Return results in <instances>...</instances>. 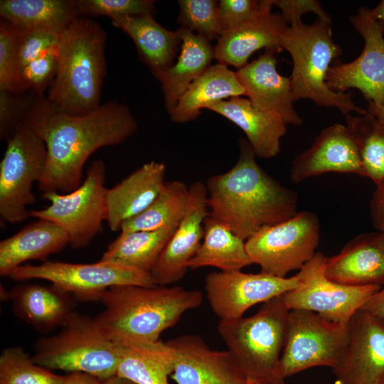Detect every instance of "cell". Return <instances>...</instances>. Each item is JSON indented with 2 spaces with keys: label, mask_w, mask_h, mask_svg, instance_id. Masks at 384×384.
<instances>
[{
  "label": "cell",
  "mask_w": 384,
  "mask_h": 384,
  "mask_svg": "<svg viewBox=\"0 0 384 384\" xmlns=\"http://www.w3.org/2000/svg\"><path fill=\"white\" fill-rule=\"evenodd\" d=\"M8 277L15 281L47 280L80 301H97L114 286L156 285L149 272L101 260L91 264L46 260L38 265H22Z\"/></svg>",
  "instance_id": "11"
},
{
  "label": "cell",
  "mask_w": 384,
  "mask_h": 384,
  "mask_svg": "<svg viewBox=\"0 0 384 384\" xmlns=\"http://www.w3.org/2000/svg\"><path fill=\"white\" fill-rule=\"evenodd\" d=\"M166 165L150 161L131 173L106 193V222L112 231L139 215L157 197L165 183Z\"/></svg>",
  "instance_id": "22"
},
{
  "label": "cell",
  "mask_w": 384,
  "mask_h": 384,
  "mask_svg": "<svg viewBox=\"0 0 384 384\" xmlns=\"http://www.w3.org/2000/svg\"><path fill=\"white\" fill-rule=\"evenodd\" d=\"M242 95H245V90L236 73L218 63L191 83L169 113L173 122L184 123L196 119L202 109L228 97Z\"/></svg>",
  "instance_id": "29"
},
{
  "label": "cell",
  "mask_w": 384,
  "mask_h": 384,
  "mask_svg": "<svg viewBox=\"0 0 384 384\" xmlns=\"http://www.w3.org/2000/svg\"><path fill=\"white\" fill-rule=\"evenodd\" d=\"M289 309L282 295L249 317L220 320L217 330L247 381L285 384L281 370Z\"/></svg>",
  "instance_id": "5"
},
{
  "label": "cell",
  "mask_w": 384,
  "mask_h": 384,
  "mask_svg": "<svg viewBox=\"0 0 384 384\" xmlns=\"http://www.w3.org/2000/svg\"><path fill=\"white\" fill-rule=\"evenodd\" d=\"M111 21L132 39L139 58L152 73L164 70L174 64L181 44L178 29L175 31L166 29L149 14L117 17Z\"/></svg>",
  "instance_id": "28"
},
{
  "label": "cell",
  "mask_w": 384,
  "mask_h": 384,
  "mask_svg": "<svg viewBox=\"0 0 384 384\" xmlns=\"http://www.w3.org/2000/svg\"><path fill=\"white\" fill-rule=\"evenodd\" d=\"M300 282L299 273L280 277L260 272L245 273L241 270L215 272L206 277V298L220 320L242 317L245 312L259 303L296 289Z\"/></svg>",
  "instance_id": "15"
},
{
  "label": "cell",
  "mask_w": 384,
  "mask_h": 384,
  "mask_svg": "<svg viewBox=\"0 0 384 384\" xmlns=\"http://www.w3.org/2000/svg\"><path fill=\"white\" fill-rule=\"evenodd\" d=\"M176 227L120 233L100 260L150 273Z\"/></svg>",
  "instance_id": "33"
},
{
  "label": "cell",
  "mask_w": 384,
  "mask_h": 384,
  "mask_svg": "<svg viewBox=\"0 0 384 384\" xmlns=\"http://www.w3.org/2000/svg\"><path fill=\"white\" fill-rule=\"evenodd\" d=\"M166 343L174 356L171 378L177 384H245L247 380L229 351L211 349L204 339L181 335Z\"/></svg>",
  "instance_id": "18"
},
{
  "label": "cell",
  "mask_w": 384,
  "mask_h": 384,
  "mask_svg": "<svg viewBox=\"0 0 384 384\" xmlns=\"http://www.w3.org/2000/svg\"><path fill=\"white\" fill-rule=\"evenodd\" d=\"M203 228L202 242L188 261V269L213 267L221 272H233L252 264L245 241L222 223L208 215L204 220Z\"/></svg>",
  "instance_id": "30"
},
{
  "label": "cell",
  "mask_w": 384,
  "mask_h": 384,
  "mask_svg": "<svg viewBox=\"0 0 384 384\" xmlns=\"http://www.w3.org/2000/svg\"><path fill=\"white\" fill-rule=\"evenodd\" d=\"M104 309L95 318L116 344L155 342L182 315L203 302L198 290L180 286L118 285L106 289L98 300Z\"/></svg>",
  "instance_id": "3"
},
{
  "label": "cell",
  "mask_w": 384,
  "mask_h": 384,
  "mask_svg": "<svg viewBox=\"0 0 384 384\" xmlns=\"http://www.w3.org/2000/svg\"><path fill=\"white\" fill-rule=\"evenodd\" d=\"M328 172L365 177L358 146L346 125L337 123L324 129L311 146L294 158L289 177L297 183Z\"/></svg>",
  "instance_id": "19"
},
{
  "label": "cell",
  "mask_w": 384,
  "mask_h": 384,
  "mask_svg": "<svg viewBox=\"0 0 384 384\" xmlns=\"http://www.w3.org/2000/svg\"><path fill=\"white\" fill-rule=\"evenodd\" d=\"M274 50L265 49L257 59L236 71L245 95L256 108L279 114L287 124L300 125L294 108L290 78L280 75Z\"/></svg>",
  "instance_id": "20"
},
{
  "label": "cell",
  "mask_w": 384,
  "mask_h": 384,
  "mask_svg": "<svg viewBox=\"0 0 384 384\" xmlns=\"http://www.w3.org/2000/svg\"><path fill=\"white\" fill-rule=\"evenodd\" d=\"M345 117L358 146L365 177L378 186L384 181V127L369 112Z\"/></svg>",
  "instance_id": "35"
},
{
  "label": "cell",
  "mask_w": 384,
  "mask_h": 384,
  "mask_svg": "<svg viewBox=\"0 0 384 384\" xmlns=\"http://www.w3.org/2000/svg\"><path fill=\"white\" fill-rule=\"evenodd\" d=\"M373 9L375 18L384 23V0L380 1Z\"/></svg>",
  "instance_id": "50"
},
{
  "label": "cell",
  "mask_w": 384,
  "mask_h": 384,
  "mask_svg": "<svg viewBox=\"0 0 384 384\" xmlns=\"http://www.w3.org/2000/svg\"><path fill=\"white\" fill-rule=\"evenodd\" d=\"M23 123L46 146V166L38 183L43 193L75 190L92 153L122 143L138 129L127 105L108 102L86 115L73 116L58 109L45 95L36 96Z\"/></svg>",
  "instance_id": "1"
},
{
  "label": "cell",
  "mask_w": 384,
  "mask_h": 384,
  "mask_svg": "<svg viewBox=\"0 0 384 384\" xmlns=\"http://www.w3.org/2000/svg\"><path fill=\"white\" fill-rule=\"evenodd\" d=\"M331 25L319 19L311 24L302 21L284 32L281 47L293 63L289 77L293 100L308 99L319 107L336 108L345 116L351 112L366 114L368 112L353 101L350 92H336L327 86L331 63L343 53L333 39Z\"/></svg>",
  "instance_id": "6"
},
{
  "label": "cell",
  "mask_w": 384,
  "mask_h": 384,
  "mask_svg": "<svg viewBox=\"0 0 384 384\" xmlns=\"http://www.w3.org/2000/svg\"><path fill=\"white\" fill-rule=\"evenodd\" d=\"M15 28L18 56L22 69L46 51L57 48L62 33L45 28Z\"/></svg>",
  "instance_id": "40"
},
{
  "label": "cell",
  "mask_w": 384,
  "mask_h": 384,
  "mask_svg": "<svg viewBox=\"0 0 384 384\" xmlns=\"http://www.w3.org/2000/svg\"><path fill=\"white\" fill-rule=\"evenodd\" d=\"M64 377L33 363L21 346L7 347L0 356V384H61Z\"/></svg>",
  "instance_id": "36"
},
{
  "label": "cell",
  "mask_w": 384,
  "mask_h": 384,
  "mask_svg": "<svg viewBox=\"0 0 384 384\" xmlns=\"http://www.w3.org/2000/svg\"><path fill=\"white\" fill-rule=\"evenodd\" d=\"M0 90L26 92L22 79L16 28L6 20L0 22Z\"/></svg>",
  "instance_id": "38"
},
{
  "label": "cell",
  "mask_w": 384,
  "mask_h": 384,
  "mask_svg": "<svg viewBox=\"0 0 384 384\" xmlns=\"http://www.w3.org/2000/svg\"><path fill=\"white\" fill-rule=\"evenodd\" d=\"M348 336L347 325L328 320L314 311L289 310L280 364L284 378L316 366L332 369Z\"/></svg>",
  "instance_id": "12"
},
{
  "label": "cell",
  "mask_w": 384,
  "mask_h": 384,
  "mask_svg": "<svg viewBox=\"0 0 384 384\" xmlns=\"http://www.w3.org/2000/svg\"><path fill=\"white\" fill-rule=\"evenodd\" d=\"M26 225L0 242V274L8 277L26 261L43 262L69 245L67 233L55 223L45 219Z\"/></svg>",
  "instance_id": "26"
},
{
  "label": "cell",
  "mask_w": 384,
  "mask_h": 384,
  "mask_svg": "<svg viewBox=\"0 0 384 384\" xmlns=\"http://www.w3.org/2000/svg\"><path fill=\"white\" fill-rule=\"evenodd\" d=\"M271 2L272 0H220L218 9L223 33L254 19Z\"/></svg>",
  "instance_id": "43"
},
{
  "label": "cell",
  "mask_w": 384,
  "mask_h": 384,
  "mask_svg": "<svg viewBox=\"0 0 384 384\" xmlns=\"http://www.w3.org/2000/svg\"><path fill=\"white\" fill-rule=\"evenodd\" d=\"M375 238L379 246L384 252V231L375 233Z\"/></svg>",
  "instance_id": "51"
},
{
  "label": "cell",
  "mask_w": 384,
  "mask_h": 384,
  "mask_svg": "<svg viewBox=\"0 0 384 384\" xmlns=\"http://www.w3.org/2000/svg\"><path fill=\"white\" fill-rule=\"evenodd\" d=\"M106 31L86 16L75 18L61 33L58 68L48 100L62 112L86 115L100 107L106 75Z\"/></svg>",
  "instance_id": "4"
},
{
  "label": "cell",
  "mask_w": 384,
  "mask_h": 384,
  "mask_svg": "<svg viewBox=\"0 0 384 384\" xmlns=\"http://www.w3.org/2000/svg\"><path fill=\"white\" fill-rule=\"evenodd\" d=\"M319 233L316 215L304 210L263 228L245 241V246L252 264L258 265L260 272L286 277L314 256Z\"/></svg>",
  "instance_id": "10"
},
{
  "label": "cell",
  "mask_w": 384,
  "mask_h": 384,
  "mask_svg": "<svg viewBox=\"0 0 384 384\" xmlns=\"http://www.w3.org/2000/svg\"><path fill=\"white\" fill-rule=\"evenodd\" d=\"M181 38V53L171 67L153 73L161 82L165 106L170 112L191 83L211 65L214 47L205 37L183 27L178 28Z\"/></svg>",
  "instance_id": "27"
},
{
  "label": "cell",
  "mask_w": 384,
  "mask_h": 384,
  "mask_svg": "<svg viewBox=\"0 0 384 384\" xmlns=\"http://www.w3.org/2000/svg\"><path fill=\"white\" fill-rule=\"evenodd\" d=\"M47 162L45 142L24 123L6 140L0 162V216L11 224L30 216L28 206L36 201L32 188L43 175Z\"/></svg>",
  "instance_id": "9"
},
{
  "label": "cell",
  "mask_w": 384,
  "mask_h": 384,
  "mask_svg": "<svg viewBox=\"0 0 384 384\" xmlns=\"http://www.w3.org/2000/svg\"><path fill=\"white\" fill-rule=\"evenodd\" d=\"M326 259L321 252H316L299 270V286L282 298L289 310L314 311L328 320L347 325L381 287L348 286L329 279L324 272Z\"/></svg>",
  "instance_id": "14"
},
{
  "label": "cell",
  "mask_w": 384,
  "mask_h": 384,
  "mask_svg": "<svg viewBox=\"0 0 384 384\" xmlns=\"http://www.w3.org/2000/svg\"><path fill=\"white\" fill-rule=\"evenodd\" d=\"M272 4L281 11V15L289 26L302 22V16L313 12L321 20L332 23V18L316 0H272Z\"/></svg>",
  "instance_id": "44"
},
{
  "label": "cell",
  "mask_w": 384,
  "mask_h": 384,
  "mask_svg": "<svg viewBox=\"0 0 384 384\" xmlns=\"http://www.w3.org/2000/svg\"><path fill=\"white\" fill-rule=\"evenodd\" d=\"M102 384H137L130 379L120 376L117 374L103 381Z\"/></svg>",
  "instance_id": "48"
},
{
  "label": "cell",
  "mask_w": 384,
  "mask_h": 384,
  "mask_svg": "<svg viewBox=\"0 0 384 384\" xmlns=\"http://www.w3.org/2000/svg\"><path fill=\"white\" fill-rule=\"evenodd\" d=\"M361 309L384 319V285L366 302Z\"/></svg>",
  "instance_id": "46"
},
{
  "label": "cell",
  "mask_w": 384,
  "mask_h": 384,
  "mask_svg": "<svg viewBox=\"0 0 384 384\" xmlns=\"http://www.w3.org/2000/svg\"><path fill=\"white\" fill-rule=\"evenodd\" d=\"M105 179V162L95 160L78 188L66 193H43L42 197L50 205L30 211V216L50 220L60 227L67 233L72 248L86 247L102 230V223L106 221Z\"/></svg>",
  "instance_id": "8"
},
{
  "label": "cell",
  "mask_w": 384,
  "mask_h": 384,
  "mask_svg": "<svg viewBox=\"0 0 384 384\" xmlns=\"http://www.w3.org/2000/svg\"><path fill=\"white\" fill-rule=\"evenodd\" d=\"M95 377L89 374L80 372L70 373L68 375H65L61 384H102Z\"/></svg>",
  "instance_id": "47"
},
{
  "label": "cell",
  "mask_w": 384,
  "mask_h": 384,
  "mask_svg": "<svg viewBox=\"0 0 384 384\" xmlns=\"http://www.w3.org/2000/svg\"><path fill=\"white\" fill-rule=\"evenodd\" d=\"M178 22L191 32L197 31L209 41L223 33L218 3L213 0H180Z\"/></svg>",
  "instance_id": "37"
},
{
  "label": "cell",
  "mask_w": 384,
  "mask_h": 384,
  "mask_svg": "<svg viewBox=\"0 0 384 384\" xmlns=\"http://www.w3.org/2000/svg\"><path fill=\"white\" fill-rule=\"evenodd\" d=\"M272 0L258 16L217 38L214 57L218 63L240 69L260 49L282 50L281 38L289 25L281 14L272 13Z\"/></svg>",
  "instance_id": "21"
},
{
  "label": "cell",
  "mask_w": 384,
  "mask_h": 384,
  "mask_svg": "<svg viewBox=\"0 0 384 384\" xmlns=\"http://www.w3.org/2000/svg\"><path fill=\"white\" fill-rule=\"evenodd\" d=\"M367 111L372 114L382 126L384 127V107L381 108H375L368 105Z\"/></svg>",
  "instance_id": "49"
},
{
  "label": "cell",
  "mask_w": 384,
  "mask_h": 384,
  "mask_svg": "<svg viewBox=\"0 0 384 384\" xmlns=\"http://www.w3.org/2000/svg\"><path fill=\"white\" fill-rule=\"evenodd\" d=\"M27 92V91H26ZM14 93L0 90V139L7 140L21 122L35 97L33 92Z\"/></svg>",
  "instance_id": "41"
},
{
  "label": "cell",
  "mask_w": 384,
  "mask_h": 384,
  "mask_svg": "<svg viewBox=\"0 0 384 384\" xmlns=\"http://www.w3.org/2000/svg\"><path fill=\"white\" fill-rule=\"evenodd\" d=\"M379 384H384V375L382 377V378L380 379Z\"/></svg>",
  "instance_id": "53"
},
{
  "label": "cell",
  "mask_w": 384,
  "mask_h": 384,
  "mask_svg": "<svg viewBox=\"0 0 384 384\" xmlns=\"http://www.w3.org/2000/svg\"><path fill=\"white\" fill-rule=\"evenodd\" d=\"M117 346L119 353L117 375L137 384H169L168 378L174 372V356L166 341Z\"/></svg>",
  "instance_id": "31"
},
{
  "label": "cell",
  "mask_w": 384,
  "mask_h": 384,
  "mask_svg": "<svg viewBox=\"0 0 384 384\" xmlns=\"http://www.w3.org/2000/svg\"><path fill=\"white\" fill-rule=\"evenodd\" d=\"M207 109L240 128L256 156L271 159L280 152V139L286 132L287 124L279 114L260 110L249 99L241 97L215 102Z\"/></svg>",
  "instance_id": "24"
},
{
  "label": "cell",
  "mask_w": 384,
  "mask_h": 384,
  "mask_svg": "<svg viewBox=\"0 0 384 384\" xmlns=\"http://www.w3.org/2000/svg\"><path fill=\"white\" fill-rule=\"evenodd\" d=\"M57 68V48L46 51L28 63L22 69V79L26 91L36 96L45 95V90L49 88L55 78Z\"/></svg>",
  "instance_id": "42"
},
{
  "label": "cell",
  "mask_w": 384,
  "mask_h": 384,
  "mask_svg": "<svg viewBox=\"0 0 384 384\" xmlns=\"http://www.w3.org/2000/svg\"><path fill=\"white\" fill-rule=\"evenodd\" d=\"M370 215L374 227L384 231V181L376 186L370 201Z\"/></svg>",
  "instance_id": "45"
},
{
  "label": "cell",
  "mask_w": 384,
  "mask_h": 384,
  "mask_svg": "<svg viewBox=\"0 0 384 384\" xmlns=\"http://www.w3.org/2000/svg\"><path fill=\"white\" fill-rule=\"evenodd\" d=\"M349 20L362 36L363 48L351 62L336 60L331 65L326 76L327 86L336 92L356 89L368 101V105L383 107L384 23L366 6L360 7Z\"/></svg>",
  "instance_id": "13"
},
{
  "label": "cell",
  "mask_w": 384,
  "mask_h": 384,
  "mask_svg": "<svg viewBox=\"0 0 384 384\" xmlns=\"http://www.w3.org/2000/svg\"><path fill=\"white\" fill-rule=\"evenodd\" d=\"M80 16H108L111 19L121 16L152 14L155 12L151 0H75Z\"/></svg>",
  "instance_id": "39"
},
{
  "label": "cell",
  "mask_w": 384,
  "mask_h": 384,
  "mask_svg": "<svg viewBox=\"0 0 384 384\" xmlns=\"http://www.w3.org/2000/svg\"><path fill=\"white\" fill-rule=\"evenodd\" d=\"M0 16L18 28L62 32L80 15L75 0H1Z\"/></svg>",
  "instance_id": "32"
},
{
  "label": "cell",
  "mask_w": 384,
  "mask_h": 384,
  "mask_svg": "<svg viewBox=\"0 0 384 384\" xmlns=\"http://www.w3.org/2000/svg\"><path fill=\"white\" fill-rule=\"evenodd\" d=\"M189 186L178 180L166 181L157 197L139 215L127 220L121 233L155 230L176 226L189 204Z\"/></svg>",
  "instance_id": "34"
},
{
  "label": "cell",
  "mask_w": 384,
  "mask_h": 384,
  "mask_svg": "<svg viewBox=\"0 0 384 384\" xmlns=\"http://www.w3.org/2000/svg\"><path fill=\"white\" fill-rule=\"evenodd\" d=\"M188 209L150 272L156 285L168 286L186 274L188 261L198 250L208 215L206 184L196 181L189 186Z\"/></svg>",
  "instance_id": "17"
},
{
  "label": "cell",
  "mask_w": 384,
  "mask_h": 384,
  "mask_svg": "<svg viewBox=\"0 0 384 384\" xmlns=\"http://www.w3.org/2000/svg\"><path fill=\"white\" fill-rule=\"evenodd\" d=\"M255 157L249 142L241 139L235 165L206 183L208 215L245 241L297 213V193L263 170Z\"/></svg>",
  "instance_id": "2"
},
{
  "label": "cell",
  "mask_w": 384,
  "mask_h": 384,
  "mask_svg": "<svg viewBox=\"0 0 384 384\" xmlns=\"http://www.w3.org/2000/svg\"><path fill=\"white\" fill-rule=\"evenodd\" d=\"M74 298L53 284H20L7 292L14 314L43 334L63 324L74 311Z\"/></svg>",
  "instance_id": "23"
},
{
  "label": "cell",
  "mask_w": 384,
  "mask_h": 384,
  "mask_svg": "<svg viewBox=\"0 0 384 384\" xmlns=\"http://www.w3.org/2000/svg\"><path fill=\"white\" fill-rule=\"evenodd\" d=\"M60 328L55 334L37 340L31 357L33 363L49 370L85 373L102 382L117 374L118 346L94 318L74 311Z\"/></svg>",
  "instance_id": "7"
},
{
  "label": "cell",
  "mask_w": 384,
  "mask_h": 384,
  "mask_svg": "<svg viewBox=\"0 0 384 384\" xmlns=\"http://www.w3.org/2000/svg\"><path fill=\"white\" fill-rule=\"evenodd\" d=\"M325 275L348 286L384 285V252L375 233L357 236L326 259Z\"/></svg>",
  "instance_id": "25"
},
{
  "label": "cell",
  "mask_w": 384,
  "mask_h": 384,
  "mask_svg": "<svg viewBox=\"0 0 384 384\" xmlns=\"http://www.w3.org/2000/svg\"><path fill=\"white\" fill-rule=\"evenodd\" d=\"M347 327L345 347L332 369L334 384H379L384 375V319L359 309Z\"/></svg>",
  "instance_id": "16"
},
{
  "label": "cell",
  "mask_w": 384,
  "mask_h": 384,
  "mask_svg": "<svg viewBox=\"0 0 384 384\" xmlns=\"http://www.w3.org/2000/svg\"><path fill=\"white\" fill-rule=\"evenodd\" d=\"M245 384H260V383L252 382V381H247Z\"/></svg>",
  "instance_id": "52"
}]
</instances>
